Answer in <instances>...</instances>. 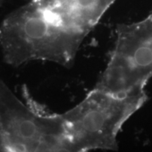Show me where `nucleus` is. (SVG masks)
<instances>
[{"label":"nucleus","instance_id":"6","mask_svg":"<svg viewBox=\"0 0 152 152\" xmlns=\"http://www.w3.org/2000/svg\"><path fill=\"white\" fill-rule=\"evenodd\" d=\"M4 1V0H0V7L3 4Z\"/></svg>","mask_w":152,"mask_h":152},{"label":"nucleus","instance_id":"4","mask_svg":"<svg viewBox=\"0 0 152 152\" xmlns=\"http://www.w3.org/2000/svg\"><path fill=\"white\" fill-rule=\"evenodd\" d=\"M115 33L111 57L95 87L121 96L144 90L152 77V14L119 25Z\"/></svg>","mask_w":152,"mask_h":152},{"label":"nucleus","instance_id":"1","mask_svg":"<svg viewBox=\"0 0 152 152\" xmlns=\"http://www.w3.org/2000/svg\"><path fill=\"white\" fill-rule=\"evenodd\" d=\"M83 42L53 21L35 0L11 12L0 26L4 60L14 67L46 61L69 68Z\"/></svg>","mask_w":152,"mask_h":152},{"label":"nucleus","instance_id":"5","mask_svg":"<svg viewBox=\"0 0 152 152\" xmlns=\"http://www.w3.org/2000/svg\"><path fill=\"white\" fill-rule=\"evenodd\" d=\"M49 18L84 41L117 0H35Z\"/></svg>","mask_w":152,"mask_h":152},{"label":"nucleus","instance_id":"2","mask_svg":"<svg viewBox=\"0 0 152 152\" xmlns=\"http://www.w3.org/2000/svg\"><path fill=\"white\" fill-rule=\"evenodd\" d=\"M147 99L145 90L121 96L94 87L79 104L62 113L74 152L117 151L120 130Z\"/></svg>","mask_w":152,"mask_h":152},{"label":"nucleus","instance_id":"3","mask_svg":"<svg viewBox=\"0 0 152 152\" xmlns=\"http://www.w3.org/2000/svg\"><path fill=\"white\" fill-rule=\"evenodd\" d=\"M23 103L0 78V151L74 152L62 113Z\"/></svg>","mask_w":152,"mask_h":152}]
</instances>
